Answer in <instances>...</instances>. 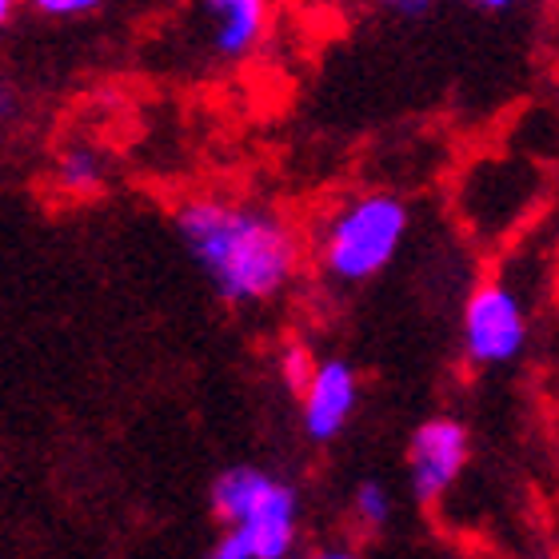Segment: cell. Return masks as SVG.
Here are the masks:
<instances>
[{
	"label": "cell",
	"mask_w": 559,
	"mask_h": 559,
	"mask_svg": "<svg viewBox=\"0 0 559 559\" xmlns=\"http://www.w3.org/2000/svg\"><path fill=\"white\" fill-rule=\"evenodd\" d=\"M467 460H472V436L460 419L431 416L412 431L408 443V479L419 503H436L443 491L464 476Z\"/></svg>",
	"instance_id": "5"
},
{
	"label": "cell",
	"mask_w": 559,
	"mask_h": 559,
	"mask_svg": "<svg viewBox=\"0 0 559 559\" xmlns=\"http://www.w3.org/2000/svg\"><path fill=\"white\" fill-rule=\"evenodd\" d=\"M352 512H356V520H360L364 527H380V524H388V515H392V496L384 491V484L364 479V484H356Z\"/></svg>",
	"instance_id": "9"
},
{
	"label": "cell",
	"mask_w": 559,
	"mask_h": 559,
	"mask_svg": "<svg viewBox=\"0 0 559 559\" xmlns=\"http://www.w3.org/2000/svg\"><path fill=\"white\" fill-rule=\"evenodd\" d=\"M212 512L240 539L248 559H288L296 548L300 500L296 488L272 472H260L252 464L224 467L212 479Z\"/></svg>",
	"instance_id": "2"
},
{
	"label": "cell",
	"mask_w": 559,
	"mask_h": 559,
	"mask_svg": "<svg viewBox=\"0 0 559 559\" xmlns=\"http://www.w3.org/2000/svg\"><path fill=\"white\" fill-rule=\"evenodd\" d=\"M527 348V308L524 296L503 284L484 280L464 308V352L476 368H503L520 360Z\"/></svg>",
	"instance_id": "4"
},
{
	"label": "cell",
	"mask_w": 559,
	"mask_h": 559,
	"mask_svg": "<svg viewBox=\"0 0 559 559\" xmlns=\"http://www.w3.org/2000/svg\"><path fill=\"white\" fill-rule=\"evenodd\" d=\"M16 108H21V100H16V88H12V84L0 81V124H4V120L16 117Z\"/></svg>",
	"instance_id": "13"
},
{
	"label": "cell",
	"mask_w": 559,
	"mask_h": 559,
	"mask_svg": "<svg viewBox=\"0 0 559 559\" xmlns=\"http://www.w3.org/2000/svg\"><path fill=\"white\" fill-rule=\"evenodd\" d=\"M176 233L188 257L228 304H264L288 288L300 269V240L276 212L197 197L180 204Z\"/></svg>",
	"instance_id": "1"
},
{
	"label": "cell",
	"mask_w": 559,
	"mask_h": 559,
	"mask_svg": "<svg viewBox=\"0 0 559 559\" xmlns=\"http://www.w3.org/2000/svg\"><path fill=\"white\" fill-rule=\"evenodd\" d=\"M52 180L69 197H93L96 188L105 185V156L96 148H88V144H72V148H64L57 156Z\"/></svg>",
	"instance_id": "8"
},
{
	"label": "cell",
	"mask_w": 559,
	"mask_h": 559,
	"mask_svg": "<svg viewBox=\"0 0 559 559\" xmlns=\"http://www.w3.org/2000/svg\"><path fill=\"white\" fill-rule=\"evenodd\" d=\"M209 559H248V551L240 548V539L233 536V532H224V539L212 548V556Z\"/></svg>",
	"instance_id": "12"
},
{
	"label": "cell",
	"mask_w": 559,
	"mask_h": 559,
	"mask_svg": "<svg viewBox=\"0 0 559 559\" xmlns=\"http://www.w3.org/2000/svg\"><path fill=\"white\" fill-rule=\"evenodd\" d=\"M312 372H316L312 352L304 348V344H296V340H292V344H284V352H280V376H284V384H288L296 396H300L304 384L312 380Z\"/></svg>",
	"instance_id": "10"
},
{
	"label": "cell",
	"mask_w": 559,
	"mask_h": 559,
	"mask_svg": "<svg viewBox=\"0 0 559 559\" xmlns=\"http://www.w3.org/2000/svg\"><path fill=\"white\" fill-rule=\"evenodd\" d=\"M36 12H45L52 21H76V16H93L96 0H36Z\"/></svg>",
	"instance_id": "11"
},
{
	"label": "cell",
	"mask_w": 559,
	"mask_h": 559,
	"mask_svg": "<svg viewBox=\"0 0 559 559\" xmlns=\"http://www.w3.org/2000/svg\"><path fill=\"white\" fill-rule=\"evenodd\" d=\"M400 12H404V16H424V12H428V4H396Z\"/></svg>",
	"instance_id": "16"
},
{
	"label": "cell",
	"mask_w": 559,
	"mask_h": 559,
	"mask_svg": "<svg viewBox=\"0 0 559 559\" xmlns=\"http://www.w3.org/2000/svg\"><path fill=\"white\" fill-rule=\"evenodd\" d=\"M308 559H360L356 551H344V548H328V551H316V556Z\"/></svg>",
	"instance_id": "14"
},
{
	"label": "cell",
	"mask_w": 559,
	"mask_h": 559,
	"mask_svg": "<svg viewBox=\"0 0 559 559\" xmlns=\"http://www.w3.org/2000/svg\"><path fill=\"white\" fill-rule=\"evenodd\" d=\"M212 21V48L221 57H248L269 33V9L260 0H209L204 4Z\"/></svg>",
	"instance_id": "7"
},
{
	"label": "cell",
	"mask_w": 559,
	"mask_h": 559,
	"mask_svg": "<svg viewBox=\"0 0 559 559\" xmlns=\"http://www.w3.org/2000/svg\"><path fill=\"white\" fill-rule=\"evenodd\" d=\"M12 12H16V4H12V0H0V28L12 24Z\"/></svg>",
	"instance_id": "15"
},
{
	"label": "cell",
	"mask_w": 559,
	"mask_h": 559,
	"mask_svg": "<svg viewBox=\"0 0 559 559\" xmlns=\"http://www.w3.org/2000/svg\"><path fill=\"white\" fill-rule=\"evenodd\" d=\"M356 404H360V376H356V368L348 360H316L312 380L300 392L308 440H336L340 431L348 428Z\"/></svg>",
	"instance_id": "6"
},
{
	"label": "cell",
	"mask_w": 559,
	"mask_h": 559,
	"mask_svg": "<svg viewBox=\"0 0 559 559\" xmlns=\"http://www.w3.org/2000/svg\"><path fill=\"white\" fill-rule=\"evenodd\" d=\"M408 204L392 192H364L340 204L320 233V269L336 284H364L396 260L408 236Z\"/></svg>",
	"instance_id": "3"
}]
</instances>
